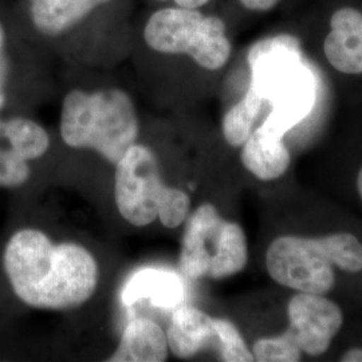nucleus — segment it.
<instances>
[{
  "label": "nucleus",
  "instance_id": "nucleus-1",
  "mask_svg": "<svg viewBox=\"0 0 362 362\" xmlns=\"http://www.w3.org/2000/svg\"><path fill=\"white\" fill-rule=\"evenodd\" d=\"M0 264L13 297L35 310L79 308L93 297L100 279L98 263L85 247L54 243L34 227L18 228L8 236Z\"/></svg>",
  "mask_w": 362,
  "mask_h": 362
},
{
  "label": "nucleus",
  "instance_id": "nucleus-2",
  "mask_svg": "<svg viewBox=\"0 0 362 362\" xmlns=\"http://www.w3.org/2000/svg\"><path fill=\"white\" fill-rule=\"evenodd\" d=\"M251 85L272 105L262 125L281 136L309 116L315 103V78L302 59L300 42L276 35L255 43L248 52Z\"/></svg>",
  "mask_w": 362,
  "mask_h": 362
},
{
  "label": "nucleus",
  "instance_id": "nucleus-3",
  "mask_svg": "<svg viewBox=\"0 0 362 362\" xmlns=\"http://www.w3.org/2000/svg\"><path fill=\"white\" fill-rule=\"evenodd\" d=\"M61 137L74 149H90L116 165L137 143L140 125L133 101L119 89L71 90L62 104Z\"/></svg>",
  "mask_w": 362,
  "mask_h": 362
},
{
  "label": "nucleus",
  "instance_id": "nucleus-4",
  "mask_svg": "<svg viewBox=\"0 0 362 362\" xmlns=\"http://www.w3.org/2000/svg\"><path fill=\"white\" fill-rule=\"evenodd\" d=\"M266 267L278 285L298 293L325 296L336 286L334 267L362 272V243L349 233L321 238L279 236L267 248Z\"/></svg>",
  "mask_w": 362,
  "mask_h": 362
},
{
  "label": "nucleus",
  "instance_id": "nucleus-5",
  "mask_svg": "<svg viewBox=\"0 0 362 362\" xmlns=\"http://www.w3.org/2000/svg\"><path fill=\"white\" fill-rule=\"evenodd\" d=\"M115 200L122 219L134 227L158 220L173 230L184 224L191 211L188 194L167 185L155 152L137 143L116 164Z\"/></svg>",
  "mask_w": 362,
  "mask_h": 362
},
{
  "label": "nucleus",
  "instance_id": "nucleus-6",
  "mask_svg": "<svg viewBox=\"0 0 362 362\" xmlns=\"http://www.w3.org/2000/svg\"><path fill=\"white\" fill-rule=\"evenodd\" d=\"M248 262L246 233L242 226L226 220L206 203L184 221L179 272L189 281H220L245 270Z\"/></svg>",
  "mask_w": 362,
  "mask_h": 362
},
{
  "label": "nucleus",
  "instance_id": "nucleus-7",
  "mask_svg": "<svg viewBox=\"0 0 362 362\" xmlns=\"http://www.w3.org/2000/svg\"><path fill=\"white\" fill-rule=\"evenodd\" d=\"M144 38L152 50L189 55L207 70H219L231 55L224 22L216 16H204L196 8L157 11L148 21Z\"/></svg>",
  "mask_w": 362,
  "mask_h": 362
},
{
  "label": "nucleus",
  "instance_id": "nucleus-8",
  "mask_svg": "<svg viewBox=\"0 0 362 362\" xmlns=\"http://www.w3.org/2000/svg\"><path fill=\"white\" fill-rule=\"evenodd\" d=\"M50 149V136L26 117H0V188L19 189L31 180V163Z\"/></svg>",
  "mask_w": 362,
  "mask_h": 362
},
{
  "label": "nucleus",
  "instance_id": "nucleus-9",
  "mask_svg": "<svg viewBox=\"0 0 362 362\" xmlns=\"http://www.w3.org/2000/svg\"><path fill=\"white\" fill-rule=\"evenodd\" d=\"M290 326L285 334L302 354L318 357L330 348L344 324V314L321 294L298 293L287 306Z\"/></svg>",
  "mask_w": 362,
  "mask_h": 362
},
{
  "label": "nucleus",
  "instance_id": "nucleus-10",
  "mask_svg": "<svg viewBox=\"0 0 362 362\" xmlns=\"http://www.w3.org/2000/svg\"><path fill=\"white\" fill-rule=\"evenodd\" d=\"M220 322L192 305L182 303L176 308L167 330L169 351L181 360L192 358L199 353L214 349L220 353Z\"/></svg>",
  "mask_w": 362,
  "mask_h": 362
},
{
  "label": "nucleus",
  "instance_id": "nucleus-11",
  "mask_svg": "<svg viewBox=\"0 0 362 362\" xmlns=\"http://www.w3.org/2000/svg\"><path fill=\"white\" fill-rule=\"evenodd\" d=\"M185 284L181 272L164 267H144L133 272L121 290L127 308L148 302L153 308L175 310L184 303Z\"/></svg>",
  "mask_w": 362,
  "mask_h": 362
},
{
  "label": "nucleus",
  "instance_id": "nucleus-12",
  "mask_svg": "<svg viewBox=\"0 0 362 362\" xmlns=\"http://www.w3.org/2000/svg\"><path fill=\"white\" fill-rule=\"evenodd\" d=\"M326 59L344 74L362 73V13L345 7L333 13L325 39Z\"/></svg>",
  "mask_w": 362,
  "mask_h": 362
},
{
  "label": "nucleus",
  "instance_id": "nucleus-13",
  "mask_svg": "<svg viewBox=\"0 0 362 362\" xmlns=\"http://www.w3.org/2000/svg\"><path fill=\"white\" fill-rule=\"evenodd\" d=\"M240 160L243 167L259 180L272 181L285 175L291 157L284 136L260 125L242 145Z\"/></svg>",
  "mask_w": 362,
  "mask_h": 362
},
{
  "label": "nucleus",
  "instance_id": "nucleus-14",
  "mask_svg": "<svg viewBox=\"0 0 362 362\" xmlns=\"http://www.w3.org/2000/svg\"><path fill=\"white\" fill-rule=\"evenodd\" d=\"M167 333L146 317H136L125 326L110 362H164L168 360Z\"/></svg>",
  "mask_w": 362,
  "mask_h": 362
},
{
  "label": "nucleus",
  "instance_id": "nucleus-15",
  "mask_svg": "<svg viewBox=\"0 0 362 362\" xmlns=\"http://www.w3.org/2000/svg\"><path fill=\"white\" fill-rule=\"evenodd\" d=\"M110 0H30L34 26L45 35L55 37L77 25L98 6Z\"/></svg>",
  "mask_w": 362,
  "mask_h": 362
},
{
  "label": "nucleus",
  "instance_id": "nucleus-16",
  "mask_svg": "<svg viewBox=\"0 0 362 362\" xmlns=\"http://www.w3.org/2000/svg\"><path fill=\"white\" fill-rule=\"evenodd\" d=\"M264 100L252 88L223 117L221 130L224 140L231 146H242L254 130V124L262 112Z\"/></svg>",
  "mask_w": 362,
  "mask_h": 362
},
{
  "label": "nucleus",
  "instance_id": "nucleus-17",
  "mask_svg": "<svg viewBox=\"0 0 362 362\" xmlns=\"http://www.w3.org/2000/svg\"><path fill=\"white\" fill-rule=\"evenodd\" d=\"M251 351L259 362H297L302 358L300 350L285 334L260 338Z\"/></svg>",
  "mask_w": 362,
  "mask_h": 362
},
{
  "label": "nucleus",
  "instance_id": "nucleus-18",
  "mask_svg": "<svg viewBox=\"0 0 362 362\" xmlns=\"http://www.w3.org/2000/svg\"><path fill=\"white\" fill-rule=\"evenodd\" d=\"M219 358L226 362H251L255 361L252 351L247 346L246 341L238 330V327L221 318L220 324Z\"/></svg>",
  "mask_w": 362,
  "mask_h": 362
},
{
  "label": "nucleus",
  "instance_id": "nucleus-19",
  "mask_svg": "<svg viewBox=\"0 0 362 362\" xmlns=\"http://www.w3.org/2000/svg\"><path fill=\"white\" fill-rule=\"evenodd\" d=\"M279 0H240V3L252 11H269L278 4Z\"/></svg>",
  "mask_w": 362,
  "mask_h": 362
},
{
  "label": "nucleus",
  "instance_id": "nucleus-20",
  "mask_svg": "<svg viewBox=\"0 0 362 362\" xmlns=\"http://www.w3.org/2000/svg\"><path fill=\"white\" fill-rule=\"evenodd\" d=\"M342 362H362V348H351L341 357Z\"/></svg>",
  "mask_w": 362,
  "mask_h": 362
},
{
  "label": "nucleus",
  "instance_id": "nucleus-21",
  "mask_svg": "<svg viewBox=\"0 0 362 362\" xmlns=\"http://www.w3.org/2000/svg\"><path fill=\"white\" fill-rule=\"evenodd\" d=\"M176 4L182 8H199L207 4L209 0H175Z\"/></svg>",
  "mask_w": 362,
  "mask_h": 362
},
{
  "label": "nucleus",
  "instance_id": "nucleus-22",
  "mask_svg": "<svg viewBox=\"0 0 362 362\" xmlns=\"http://www.w3.org/2000/svg\"><path fill=\"white\" fill-rule=\"evenodd\" d=\"M7 104V86L0 82V110Z\"/></svg>",
  "mask_w": 362,
  "mask_h": 362
},
{
  "label": "nucleus",
  "instance_id": "nucleus-23",
  "mask_svg": "<svg viewBox=\"0 0 362 362\" xmlns=\"http://www.w3.org/2000/svg\"><path fill=\"white\" fill-rule=\"evenodd\" d=\"M4 49H6V30L0 22V52H6Z\"/></svg>",
  "mask_w": 362,
  "mask_h": 362
},
{
  "label": "nucleus",
  "instance_id": "nucleus-24",
  "mask_svg": "<svg viewBox=\"0 0 362 362\" xmlns=\"http://www.w3.org/2000/svg\"><path fill=\"white\" fill-rule=\"evenodd\" d=\"M357 189H358V194L362 200V168L358 173V177H357Z\"/></svg>",
  "mask_w": 362,
  "mask_h": 362
},
{
  "label": "nucleus",
  "instance_id": "nucleus-25",
  "mask_svg": "<svg viewBox=\"0 0 362 362\" xmlns=\"http://www.w3.org/2000/svg\"><path fill=\"white\" fill-rule=\"evenodd\" d=\"M161 1H167V0H161Z\"/></svg>",
  "mask_w": 362,
  "mask_h": 362
}]
</instances>
